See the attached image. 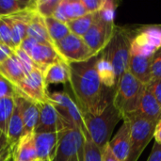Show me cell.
Returning a JSON list of instances; mask_svg holds the SVG:
<instances>
[{"mask_svg": "<svg viewBox=\"0 0 161 161\" xmlns=\"http://www.w3.org/2000/svg\"><path fill=\"white\" fill-rule=\"evenodd\" d=\"M117 4L113 1H106L102 10L90 30L82 37L87 45L95 56L102 53L111 41L116 25L114 23V11Z\"/></svg>", "mask_w": 161, "mask_h": 161, "instance_id": "4", "label": "cell"}, {"mask_svg": "<svg viewBox=\"0 0 161 161\" xmlns=\"http://www.w3.org/2000/svg\"><path fill=\"white\" fill-rule=\"evenodd\" d=\"M146 26H148L150 28H153V29H156V30L159 31L161 33V24H158V25H146Z\"/></svg>", "mask_w": 161, "mask_h": 161, "instance_id": "44", "label": "cell"}, {"mask_svg": "<svg viewBox=\"0 0 161 161\" xmlns=\"http://www.w3.org/2000/svg\"><path fill=\"white\" fill-rule=\"evenodd\" d=\"M147 161H161V143L155 142Z\"/></svg>", "mask_w": 161, "mask_h": 161, "instance_id": "39", "label": "cell"}, {"mask_svg": "<svg viewBox=\"0 0 161 161\" xmlns=\"http://www.w3.org/2000/svg\"><path fill=\"white\" fill-rule=\"evenodd\" d=\"M15 108V96L0 99V130L7 135L10 117Z\"/></svg>", "mask_w": 161, "mask_h": 161, "instance_id": "28", "label": "cell"}, {"mask_svg": "<svg viewBox=\"0 0 161 161\" xmlns=\"http://www.w3.org/2000/svg\"><path fill=\"white\" fill-rule=\"evenodd\" d=\"M113 94L107 95L96 110L82 113L87 133L101 149L108 144L115 126L123 120L122 114L114 106Z\"/></svg>", "mask_w": 161, "mask_h": 161, "instance_id": "2", "label": "cell"}, {"mask_svg": "<svg viewBox=\"0 0 161 161\" xmlns=\"http://www.w3.org/2000/svg\"><path fill=\"white\" fill-rule=\"evenodd\" d=\"M61 0H36L35 10L43 18L53 17Z\"/></svg>", "mask_w": 161, "mask_h": 161, "instance_id": "30", "label": "cell"}, {"mask_svg": "<svg viewBox=\"0 0 161 161\" xmlns=\"http://www.w3.org/2000/svg\"><path fill=\"white\" fill-rule=\"evenodd\" d=\"M86 14L88 11L81 0H61L53 17L63 23H68Z\"/></svg>", "mask_w": 161, "mask_h": 161, "instance_id": "20", "label": "cell"}, {"mask_svg": "<svg viewBox=\"0 0 161 161\" xmlns=\"http://www.w3.org/2000/svg\"><path fill=\"white\" fill-rule=\"evenodd\" d=\"M134 37L135 36H133V32L131 30L116 25L111 41L102 52V55L113 69L116 84L115 88L123 75L128 71L131 44Z\"/></svg>", "mask_w": 161, "mask_h": 161, "instance_id": "3", "label": "cell"}, {"mask_svg": "<svg viewBox=\"0 0 161 161\" xmlns=\"http://www.w3.org/2000/svg\"><path fill=\"white\" fill-rule=\"evenodd\" d=\"M61 132L59 133H34V142H35V148H36L38 160H53L57 148H58Z\"/></svg>", "mask_w": 161, "mask_h": 161, "instance_id": "14", "label": "cell"}, {"mask_svg": "<svg viewBox=\"0 0 161 161\" xmlns=\"http://www.w3.org/2000/svg\"><path fill=\"white\" fill-rule=\"evenodd\" d=\"M26 73L14 54L0 64V76L8 81L14 89L25 79Z\"/></svg>", "mask_w": 161, "mask_h": 161, "instance_id": "19", "label": "cell"}, {"mask_svg": "<svg viewBox=\"0 0 161 161\" xmlns=\"http://www.w3.org/2000/svg\"><path fill=\"white\" fill-rule=\"evenodd\" d=\"M108 146L119 161H126L130 150V126L126 120H124L116 135L109 141Z\"/></svg>", "mask_w": 161, "mask_h": 161, "instance_id": "16", "label": "cell"}, {"mask_svg": "<svg viewBox=\"0 0 161 161\" xmlns=\"http://www.w3.org/2000/svg\"><path fill=\"white\" fill-rule=\"evenodd\" d=\"M145 85L136 79L128 71L123 75L113 94V103L123 119L125 116L135 113L139 108Z\"/></svg>", "mask_w": 161, "mask_h": 161, "instance_id": "5", "label": "cell"}, {"mask_svg": "<svg viewBox=\"0 0 161 161\" xmlns=\"http://www.w3.org/2000/svg\"><path fill=\"white\" fill-rule=\"evenodd\" d=\"M55 45L59 55L68 64L83 62L95 56L83 38L73 33L56 42Z\"/></svg>", "mask_w": 161, "mask_h": 161, "instance_id": "10", "label": "cell"}, {"mask_svg": "<svg viewBox=\"0 0 161 161\" xmlns=\"http://www.w3.org/2000/svg\"><path fill=\"white\" fill-rule=\"evenodd\" d=\"M12 158H16L23 161L37 160L34 133L25 134L21 137L14 146Z\"/></svg>", "mask_w": 161, "mask_h": 161, "instance_id": "22", "label": "cell"}, {"mask_svg": "<svg viewBox=\"0 0 161 161\" xmlns=\"http://www.w3.org/2000/svg\"><path fill=\"white\" fill-rule=\"evenodd\" d=\"M154 138H155V140H156L157 142L161 143V121H159V122L157 124Z\"/></svg>", "mask_w": 161, "mask_h": 161, "instance_id": "43", "label": "cell"}, {"mask_svg": "<svg viewBox=\"0 0 161 161\" xmlns=\"http://www.w3.org/2000/svg\"><path fill=\"white\" fill-rule=\"evenodd\" d=\"M146 88L154 95V97L161 107V78L152 79V81L148 85H146Z\"/></svg>", "mask_w": 161, "mask_h": 161, "instance_id": "37", "label": "cell"}, {"mask_svg": "<svg viewBox=\"0 0 161 161\" xmlns=\"http://www.w3.org/2000/svg\"><path fill=\"white\" fill-rule=\"evenodd\" d=\"M130 126V150L126 161H138L142 152L155 136L157 124L131 113L124 117Z\"/></svg>", "mask_w": 161, "mask_h": 161, "instance_id": "6", "label": "cell"}, {"mask_svg": "<svg viewBox=\"0 0 161 161\" xmlns=\"http://www.w3.org/2000/svg\"><path fill=\"white\" fill-rule=\"evenodd\" d=\"M98 57L69 64V83L81 113L96 110L107 96L98 71Z\"/></svg>", "mask_w": 161, "mask_h": 161, "instance_id": "1", "label": "cell"}, {"mask_svg": "<svg viewBox=\"0 0 161 161\" xmlns=\"http://www.w3.org/2000/svg\"><path fill=\"white\" fill-rule=\"evenodd\" d=\"M36 0H0V17L24 11L35 5Z\"/></svg>", "mask_w": 161, "mask_h": 161, "instance_id": "26", "label": "cell"}, {"mask_svg": "<svg viewBox=\"0 0 161 161\" xmlns=\"http://www.w3.org/2000/svg\"><path fill=\"white\" fill-rule=\"evenodd\" d=\"M40 119L34 133H59L72 126L57 110L50 101L39 104Z\"/></svg>", "mask_w": 161, "mask_h": 161, "instance_id": "12", "label": "cell"}, {"mask_svg": "<svg viewBox=\"0 0 161 161\" xmlns=\"http://www.w3.org/2000/svg\"><path fill=\"white\" fill-rule=\"evenodd\" d=\"M11 160L12 161H23V160H21V159H19V158H11Z\"/></svg>", "mask_w": 161, "mask_h": 161, "instance_id": "45", "label": "cell"}, {"mask_svg": "<svg viewBox=\"0 0 161 161\" xmlns=\"http://www.w3.org/2000/svg\"><path fill=\"white\" fill-rule=\"evenodd\" d=\"M36 3V2H35ZM36 13L35 5L24 11L14 13L9 16L1 17L8 25L11 33L12 42L15 48L19 47L22 42L27 37V28L31 19Z\"/></svg>", "mask_w": 161, "mask_h": 161, "instance_id": "13", "label": "cell"}, {"mask_svg": "<svg viewBox=\"0 0 161 161\" xmlns=\"http://www.w3.org/2000/svg\"><path fill=\"white\" fill-rule=\"evenodd\" d=\"M135 113L156 124L161 121L160 105L150 92V91L146 88V86L141 98L139 108Z\"/></svg>", "mask_w": 161, "mask_h": 161, "instance_id": "17", "label": "cell"}, {"mask_svg": "<svg viewBox=\"0 0 161 161\" xmlns=\"http://www.w3.org/2000/svg\"><path fill=\"white\" fill-rule=\"evenodd\" d=\"M27 37L35 40L38 42L55 45V42L52 41L48 33V30L44 22V18L42 17L40 14H38L37 11L29 23V25L27 28Z\"/></svg>", "mask_w": 161, "mask_h": 161, "instance_id": "23", "label": "cell"}, {"mask_svg": "<svg viewBox=\"0 0 161 161\" xmlns=\"http://www.w3.org/2000/svg\"><path fill=\"white\" fill-rule=\"evenodd\" d=\"M13 50L14 49L0 42V64L13 55Z\"/></svg>", "mask_w": 161, "mask_h": 161, "instance_id": "38", "label": "cell"}, {"mask_svg": "<svg viewBox=\"0 0 161 161\" xmlns=\"http://www.w3.org/2000/svg\"><path fill=\"white\" fill-rule=\"evenodd\" d=\"M23 135H25V125L22 118L21 108L15 96V108L8 123L7 137L10 143L16 144Z\"/></svg>", "mask_w": 161, "mask_h": 161, "instance_id": "24", "label": "cell"}, {"mask_svg": "<svg viewBox=\"0 0 161 161\" xmlns=\"http://www.w3.org/2000/svg\"><path fill=\"white\" fill-rule=\"evenodd\" d=\"M151 71L153 79L161 78V47L151 56Z\"/></svg>", "mask_w": 161, "mask_h": 161, "instance_id": "34", "label": "cell"}, {"mask_svg": "<svg viewBox=\"0 0 161 161\" xmlns=\"http://www.w3.org/2000/svg\"><path fill=\"white\" fill-rule=\"evenodd\" d=\"M19 47L31 58L38 69L42 72L53 63L65 61L58 52L55 45L38 42L29 37H26Z\"/></svg>", "mask_w": 161, "mask_h": 161, "instance_id": "9", "label": "cell"}, {"mask_svg": "<svg viewBox=\"0 0 161 161\" xmlns=\"http://www.w3.org/2000/svg\"><path fill=\"white\" fill-rule=\"evenodd\" d=\"M99 12V11H98ZM98 12L96 13H88L84 16H81L79 18L74 19L72 21H69L67 24L71 33L83 37L92 26V25L95 23L97 17H98Z\"/></svg>", "mask_w": 161, "mask_h": 161, "instance_id": "25", "label": "cell"}, {"mask_svg": "<svg viewBox=\"0 0 161 161\" xmlns=\"http://www.w3.org/2000/svg\"><path fill=\"white\" fill-rule=\"evenodd\" d=\"M15 144H11L9 147H8L5 151H3L0 154V161H9L12 158V154H13V149H14Z\"/></svg>", "mask_w": 161, "mask_h": 161, "instance_id": "41", "label": "cell"}, {"mask_svg": "<svg viewBox=\"0 0 161 161\" xmlns=\"http://www.w3.org/2000/svg\"><path fill=\"white\" fill-rule=\"evenodd\" d=\"M50 100L54 104L58 113L72 126L80 129L84 134L87 132L79 108L66 92H56L50 93Z\"/></svg>", "mask_w": 161, "mask_h": 161, "instance_id": "11", "label": "cell"}, {"mask_svg": "<svg viewBox=\"0 0 161 161\" xmlns=\"http://www.w3.org/2000/svg\"><path fill=\"white\" fill-rule=\"evenodd\" d=\"M17 94L14 87L8 81L0 76V99L7 97H14Z\"/></svg>", "mask_w": 161, "mask_h": 161, "instance_id": "35", "label": "cell"}, {"mask_svg": "<svg viewBox=\"0 0 161 161\" xmlns=\"http://www.w3.org/2000/svg\"><path fill=\"white\" fill-rule=\"evenodd\" d=\"M102 161H119V159L116 158V156L111 151L108 144L106 145L102 149Z\"/></svg>", "mask_w": 161, "mask_h": 161, "instance_id": "40", "label": "cell"}, {"mask_svg": "<svg viewBox=\"0 0 161 161\" xmlns=\"http://www.w3.org/2000/svg\"><path fill=\"white\" fill-rule=\"evenodd\" d=\"M84 135L86 139L84 161H102V149L92 142V140L87 132Z\"/></svg>", "mask_w": 161, "mask_h": 161, "instance_id": "31", "label": "cell"}, {"mask_svg": "<svg viewBox=\"0 0 161 161\" xmlns=\"http://www.w3.org/2000/svg\"><path fill=\"white\" fill-rule=\"evenodd\" d=\"M88 13H96L103 9L105 0H81Z\"/></svg>", "mask_w": 161, "mask_h": 161, "instance_id": "36", "label": "cell"}, {"mask_svg": "<svg viewBox=\"0 0 161 161\" xmlns=\"http://www.w3.org/2000/svg\"><path fill=\"white\" fill-rule=\"evenodd\" d=\"M128 72L143 85H148L153 77L151 71V56L133 54L130 51Z\"/></svg>", "mask_w": 161, "mask_h": 161, "instance_id": "15", "label": "cell"}, {"mask_svg": "<svg viewBox=\"0 0 161 161\" xmlns=\"http://www.w3.org/2000/svg\"><path fill=\"white\" fill-rule=\"evenodd\" d=\"M45 84H66L70 82V68L65 61H58L46 67L43 72Z\"/></svg>", "mask_w": 161, "mask_h": 161, "instance_id": "21", "label": "cell"}, {"mask_svg": "<svg viewBox=\"0 0 161 161\" xmlns=\"http://www.w3.org/2000/svg\"><path fill=\"white\" fill-rule=\"evenodd\" d=\"M98 71L103 85L108 88L111 87L115 88L116 84H115V75H114L113 69L109 64V62L102 55V53H100L98 57Z\"/></svg>", "mask_w": 161, "mask_h": 161, "instance_id": "29", "label": "cell"}, {"mask_svg": "<svg viewBox=\"0 0 161 161\" xmlns=\"http://www.w3.org/2000/svg\"><path fill=\"white\" fill-rule=\"evenodd\" d=\"M44 22L48 30V33L52 39V41L56 43L66 36H68L71 31L66 23H63L54 17L44 18Z\"/></svg>", "mask_w": 161, "mask_h": 161, "instance_id": "27", "label": "cell"}, {"mask_svg": "<svg viewBox=\"0 0 161 161\" xmlns=\"http://www.w3.org/2000/svg\"><path fill=\"white\" fill-rule=\"evenodd\" d=\"M16 98L21 108L22 118L25 125V134L34 133L40 119L39 104L25 99L19 95H16Z\"/></svg>", "mask_w": 161, "mask_h": 161, "instance_id": "18", "label": "cell"}, {"mask_svg": "<svg viewBox=\"0 0 161 161\" xmlns=\"http://www.w3.org/2000/svg\"><path fill=\"white\" fill-rule=\"evenodd\" d=\"M13 54L14 56L18 58V60L20 61V63L22 64V66L24 67L25 71L26 74L32 72L35 69H38V67L36 66V64L34 63V61L31 59V58L20 47H17L13 50Z\"/></svg>", "mask_w": 161, "mask_h": 161, "instance_id": "32", "label": "cell"}, {"mask_svg": "<svg viewBox=\"0 0 161 161\" xmlns=\"http://www.w3.org/2000/svg\"><path fill=\"white\" fill-rule=\"evenodd\" d=\"M15 92L17 95L37 104L51 101L42 72L39 69L26 74L25 79L15 88Z\"/></svg>", "mask_w": 161, "mask_h": 161, "instance_id": "8", "label": "cell"}, {"mask_svg": "<svg viewBox=\"0 0 161 161\" xmlns=\"http://www.w3.org/2000/svg\"><path fill=\"white\" fill-rule=\"evenodd\" d=\"M35 161H40V160H38V159H37V160H35Z\"/></svg>", "mask_w": 161, "mask_h": 161, "instance_id": "46", "label": "cell"}, {"mask_svg": "<svg viewBox=\"0 0 161 161\" xmlns=\"http://www.w3.org/2000/svg\"><path fill=\"white\" fill-rule=\"evenodd\" d=\"M11 144L12 143H10V142L8 141L7 135L0 130V154L3 151H5L8 147H9Z\"/></svg>", "mask_w": 161, "mask_h": 161, "instance_id": "42", "label": "cell"}, {"mask_svg": "<svg viewBox=\"0 0 161 161\" xmlns=\"http://www.w3.org/2000/svg\"><path fill=\"white\" fill-rule=\"evenodd\" d=\"M0 42L3 44L8 45V47L15 49V46L12 42L11 39V33L8 25L6 24V22L3 20V18L0 17Z\"/></svg>", "mask_w": 161, "mask_h": 161, "instance_id": "33", "label": "cell"}, {"mask_svg": "<svg viewBox=\"0 0 161 161\" xmlns=\"http://www.w3.org/2000/svg\"><path fill=\"white\" fill-rule=\"evenodd\" d=\"M85 135L76 127H69L60 134V139L52 161H84Z\"/></svg>", "mask_w": 161, "mask_h": 161, "instance_id": "7", "label": "cell"}]
</instances>
